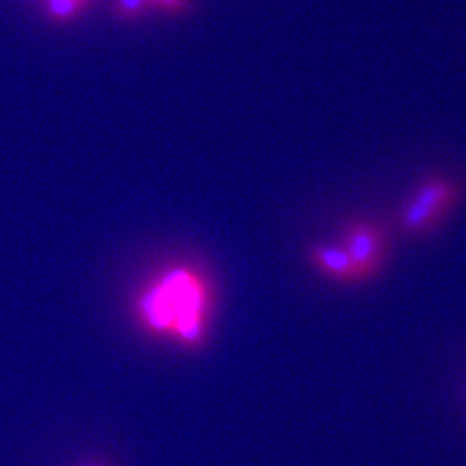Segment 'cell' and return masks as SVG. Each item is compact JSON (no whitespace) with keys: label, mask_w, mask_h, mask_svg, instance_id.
I'll list each match as a JSON object with an SVG mask.
<instances>
[{"label":"cell","mask_w":466,"mask_h":466,"mask_svg":"<svg viewBox=\"0 0 466 466\" xmlns=\"http://www.w3.org/2000/svg\"><path fill=\"white\" fill-rule=\"evenodd\" d=\"M133 317L148 337L183 350H200L214 319V288L197 265L157 270L133 299Z\"/></svg>","instance_id":"6da1fadb"},{"label":"cell","mask_w":466,"mask_h":466,"mask_svg":"<svg viewBox=\"0 0 466 466\" xmlns=\"http://www.w3.org/2000/svg\"><path fill=\"white\" fill-rule=\"evenodd\" d=\"M461 200V187L445 175L421 181L406 198L399 214V226L408 236H426Z\"/></svg>","instance_id":"7a4b0ae2"},{"label":"cell","mask_w":466,"mask_h":466,"mask_svg":"<svg viewBox=\"0 0 466 466\" xmlns=\"http://www.w3.org/2000/svg\"><path fill=\"white\" fill-rule=\"evenodd\" d=\"M340 247L350 257L358 282H368L383 268L387 258L385 231L370 220H352L342 229Z\"/></svg>","instance_id":"3957f363"},{"label":"cell","mask_w":466,"mask_h":466,"mask_svg":"<svg viewBox=\"0 0 466 466\" xmlns=\"http://www.w3.org/2000/svg\"><path fill=\"white\" fill-rule=\"evenodd\" d=\"M309 262L325 279L342 284H356L358 276L352 260L340 243H317L309 247Z\"/></svg>","instance_id":"277c9868"},{"label":"cell","mask_w":466,"mask_h":466,"mask_svg":"<svg viewBox=\"0 0 466 466\" xmlns=\"http://www.w3.org/2000/svg\"><path fill=\"white\" fill-rule=\"evenodd\" d=\"M76 10V0H51V12L56 16H68Z\"/></svg>","instance_id":"5b68a950"},{"label":"cell","mask_w":466,"mask_h":466,"mask_svg":"<svg viewBox=\"0 0 466 466\" xmlns=\"http://www.w3.org/2000/svg\"><path fill=\"white\" fill-rule=\"evenodd\" d=\"M142 5L144 0H121V10L123 14H137Z\"/></svg>","instance_id":"8992f818"},{"label":"cell","mask_w":466,"mask_h":466,"mask_svg":"<svg viewBox=\"0 0 466 466\" xmlns=\"http://www.w3.org/2000/svg\"><path fill=\"white\" fill-rule=\"evenodd\" d=\"M159 3H164L171 10H177V8H181L185 5V0H159Z\"/></svg>","instance_id":"52a82bcc"},{"label":"cell","mask_w":466,"mask_h":466,"mask_svg":"<svg viewBox=\"0 0 466 466\" xmlns=\"http://www.w3.org/2000/svg\"><path fill=\"white\" fill-rule=\"evenodd\" d=\"M80 466H111L109 462H104V461H90V462H84Z\"/></svg>","instance_id":"ba28073f"}]
</instances>
